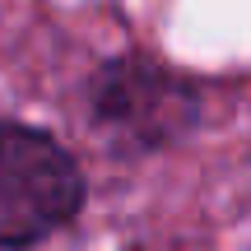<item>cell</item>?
I'll return each instance as SVG.
<instances>
[{
  "label": "cell",
  "mask_w": 251,
  "mask_h": 251,
  "mask_svg": "<svg viewBox=\"0 0 251 251\" xmlns=\"http://www.w3.org/2000/svg\"><path fill=\"white\" fill-rule=\"evenodd\" d=\"M79 168L51 135L0 121V247H24L79 209Z\"/></svg>",
  "instance_id": "6da1fadb"
}]
</instances>
